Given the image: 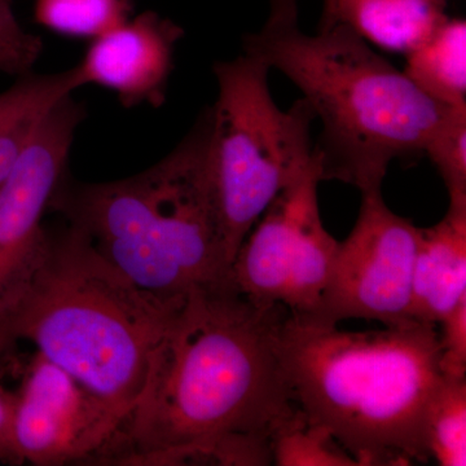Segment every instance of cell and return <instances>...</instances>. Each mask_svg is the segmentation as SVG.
I'll return each instance as SVG.
<instances>
[{"instance_id":"cell-16","label":"cell","mask_w":466,"mask_h":466,"mask_svg":"<svg viewBox=\"0 0 466 466\" xmlns=\"http://www.w3.org/2000/svg\"><path fill=\"white\" fill-rule=\"evenodd\" d=\"M425 441L438 464L466 465V379L441 377L426 410Z\"/></svg>"},{"instance_id":"cell-22","label":"cell","mask_w":466,"mask_h":466,"mask_svg":"<svg viewBox=\"0 0 466 466\" xmlns=\"http://www.w3.org/2000/svg\"><path fill=\"white\" fill-rule=\"evenodd\" d=\"M269 2H271V14L266 26H299V0H269Z\"/></svg>"},{"instance_id":"cell-12","label":"cell","mask_w":466,"mask_h":466,"mask_svg":"<svg viewBox=\"0 0 466 466\" xmlns=\"http://www.w3.org/2000/svg\"><path fill=\"white\" fill-rule=\"evenodd\" d=\"M466 299V201L450 202L437 225L419 229L410 317L438 325Z\"/></svg>"},{"instance_id":"cell-6","label":"cell","mask_w":466,"mask_h":466,"mask_svg":"<svg viewBox=\"0 0 466 466\" xmlns=\"http://www.w3.org/2000/svg\"><path fill=\"white\" fill-rule=\"evenodd\" d=\"M268 72L247 54L214 66L219 92L210 108L208 175L231 265L266 208L314 157L317 116L303 97L287 112L279 108Z\"/></svg>"},{"instance_id":"cell-19","label":"cell","mask_w":466,"mask_h":466,"mask_svg":"<svg viewBox=\"0 0 466 466\" xmlns=\"http://www.w3.org/2000/svg\"><path fill=\"white\" fill-rule=\"evenodd\" d=\"M425 153L440 171L450 202L466 201V106H451Z\"/></svg>"},{"instance_id":"cell-9","label":"cell","mask_w":466,"mask_h":466,"mask_svg":"<svg viewBox=\"0 0 466 466\" xmlns=\"http://www.w3.org/2000/svg\"><path fill=\"white\" fill-rule=\"evenodd\" d=\"M419 229L386 207L381 191L363 193L357 223L339 242L314 314L325 324L348 319L388 327L413 320L412 275Z\"/></svg>"},{"instance_id":"cell-21","label":"cell","mask_w":466,"mask_h":466,"mask_svg":"<svg viewBox=\"0 0 466 466\" xmlns=\"http://www.w3.org/2000/svg\"><path fill=\"white\" fill-rule=\"evenodd\" d=\"M15 392L0 383V461L16 464L11 444L12 417H14Z\"/></svg>"},{"instance_id":"cell-7","label":"cell","mask_w":466,"mask_h":466,"mask_svg":"<svg viewBox=\"0 0 466 466\" xmlns=\"http://www.w3.org/2000/svg\"><path fill=\"white\" fill-rule=\"evenodd\" d=\"M320 159L283 189L242 241L229 283L257 305H283L291 314L318 309L339 241L325 229L319 208Z\"/></svg>"},{"instance_id":"cell-2","label":"cell","mask_w":466,"mask_h":466,"mask_svg":"<svg viewBox=\"0 0 466 466\" xmlns=\"http://www.w3.org/2000/svg\"><path fill=\"white\" fill-rule=\"evenodd\" d=\"M278 351L306 421L329 431L358 466L431 460L426 410L443 377L437 325L345 332L288 309Z\"/></svg>"},{"instance_id":"cell-8","label":"cell","mask_w":466,"mask_h":466,"mask_svg":"<svg viewBox=\"0 0 466 466\" xmlns=\"http://www.w3.org/2000/svg\"><path fill=\"white\" fill-rule=\"evenodd\" d=\"M85 106L67 95L46 115L0 186V359L7 332L47 247L45 213L66 175Z\"/></svg>"},{"instance_id":"cell-4","label":"cell","mask_w":466,"mask_h":466,"mask_svg":"<svg viewBox=\"0 0 466 466\" xmlns=\"http://www.w3.org/2000/svg\"><path fill=\"white\" fill-rule=\"evenodd\" d=\"M244 52L302 91L323 131L314 146L321 182L381 191L395 159L424 155L451 106L426 96L350 27L265 26L244 36Z\"/></svg>"},{"instance_id":"cell-10","label":"cell","mask_w":466,"mask_h":466,"mask_svg":"<svg viewBox=\"0 0 466 466\" xmlns=\"http://www.w3.org/2000/svg\"><path fill=\"white\" fill-rule=\"evenodd\" d=\"M126 416L35 351L15 392L11 444L16 464L100 461Z\"/></svg>"},{"instance_id":"cell-15","label":"cell","mask_w":466,"mask_h":466,"mask_svg":"<svg viewBox=\"0 0 466 466\" xmlns=\"http://www.w3.org/2000/svg\"><path fill=\"white\" fill-rule=\"evenodd\" d=\"M404 75L426 96L446 106H466V24L447 20L406 55Z\"/></svg>"},{"instance_id":"cell-5","label":"cell","mask_w":466,"mask_h":466,"mask_svg":"<svg viewBox=\"0 0 466 466\" xmlns=\"http://www.w3.org/2000/svg\"><path fill=\"white\" fill-rule=\"evenodd\" d=\"M47 247L7 332L127 417L182 299L140 289L64 222L47 226Z\"/></svg>"},{"instance_id":"cell-11","label":"cell","mask_w":466,"mask_h":466,"mask_svg":"<svg viewBox=\"0 0 466 466\" xmlns=\"http://www.w3.org/2000/svg\"><path fill=\"white\" fill-rule=\"evenodd\" d=\"M183 29L156 12L94 39L81 67L85 84L115 92L126 108L149 104L161 106L174 67V52Z\"/></svg>"},{"instance_id":"cell-20","label":"cell","mask_w":466,"mask_h":466,"mask_svg":"<svg viewBox=\"0 0 466 466\" xmlns=\"http://www.w3.org/2000/svg\"><path fill=\"white\" fill-rule=\"evenodd\" d=\"M440 324L441 375L450 379H466V299Z\"/></svg>"},{"instance_id":"cell-17","label":"cell","mask_w":466,"mask_h":466,"mask_svg":"<svg viewBox=\"0 0 466 466\" xmlns=\"http://www.w3.org/2000/svg\"><path fill=\"white\" fill-rule=\"evenodd\" d=\"M130 12V0H36L35 5V18L43 26L94 39L122 25Z\"/></svg>"},{"instance_id":"cell-18","label":"cell","mask_w":466,"mask_h":466,"mask_svg":"<svg viewBox=\"0 0 466 466\" xmlns=\"http://www.w3.org/2000/svg\"><path fill=\"white\" fill-rule=\"evenodd\" d=\"M271 455L278 466H358L329 431L309 424L302 412L272 437Z\"/></svg>"},{"instance_id":"cell-3","label":"cell","mask_w":466,"mask_h":466,"mask_svg":"<svg viewBox=\"0 0 466 466\" xmlns=\"http://www.w3.org/2000/svg\"><path fill=\"white\" fill-rule=\"evenodd\" d=\"M210 128L207 109L167 157L127 179L76 183L64 175L48 210L158 299L229 283L231 260L208 175Z\"/></svg>"},{"instance_id":"cell-1","label":"cell","mask_w":466,"mask_h":466,"mask_svg":"<svg viewBox=\"0 0 466 466\" xmlns=\"http://www.w3.org/2000/svg\"><path fill=\"white\" fill-rule=\"evenodd\" d=\"M287 314L231 283L192 291L101 464L272 465V437L300 415L278 351Z\"/></svg>"},{"instance_id":"cell-14","label":"cell","mask_w":466,"mask_h":466,"mask_svg":"<svg viewBox=\"0 0 466 466\" xmlns=\"http://www.w3.org/2000/svg\"><path fill=\"white\" fill-rule=\"evenodd\" d=\"M82 86L84 76L76 66L56 75L25 73L0 94V186L46 115Z\"/></svg>"},{"instance_id":"cell-13","label":"cell","mask_w":466,"mask_h":466,"mask_svg":"<svg viewBox=\"0 0 466 466\" xmlns=\"http://www.w3.org/2000/svg\"><path fill=\"white\" fill-rule=\"evenodd\" d=\"M446 0H325L320 27L341 24L366 42L408 55L447 20Z\"/></svg>"}]
</instances>
